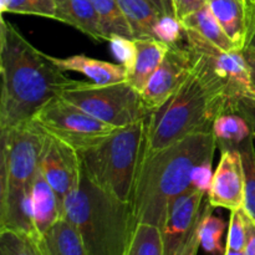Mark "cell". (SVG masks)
<instances>
[{"instance_id": "6da1fadb", "label": "cell", "mask_w": 255, "mask_h": 255, "mask_svg": "<svg viewBox=\"0 0 255 255\" xmlns=\"http://www.w3.org/2000/svg\"><path fill=\"white\" fill-rule=\"evenodd\" d=\"M0 129L32 121L74 80L34 46L11 22H0Z\"/></svg>"}, {"instance_id": "7a4b0ae2", "label": "cell", "mask_w": 255, "mask_h": 255, "mask_svg": "<svg viewBox=\"0 0 255 255\" xmlns=\"http://www.w3.org/2000/svg\"><path fill=\"white\" fill-rule=\"evenodd\" d=\"M218 148L213 131L198 132L154 152H142L131 203L137 223L162 229L169 208L192 188V173L213 161Z\"/></svg>"}, {"instance_id": "3957f363", "label": "cell", "mask_w": 255, "mask_h": 255, "mask_svg": "<svg viewBox=\"0 0 255 255\" xmlns=\"http://www.w3.org/2000/svg\"><path fill=\"white\" fill-rule=\"evenodd\" d=\"M196 65L183 86L147 119L144 152H154L187 136L213 131L219 115L234 112L236 100L226 85L196 56Z\"/></svg>"}, {"instance_id": "277c9868", "label": "cell", "mask_w": 255, "mask_h": 255, "mask_svg": "<svg viewBox=\"0 0 255 255\" xmlns=\"http://www.w3.org/2000/svg\"><path fill=\"white\" fill-rule=\"evenodd\" d=\"M45 136L35 120L0 129V229H11L37 242L31 193Z\"/></svg>"}, {"instance_id": "5b68a950", "label": "cell", "mask_w": 255, "mask_h": 255, "mask_svg": "<svg viewBox=\"0 0 255 255\" xmlns=\"http://www.w3.org/2000/svg\"><path fill=\"white\" fill-rule=\"evenodd\" d=\"M62 218L76 228L89 255H126L137 224L131 202L102 189L84 169L79 188L64 201Z\"/></svg>"}, {"instance_id": "8992f818", "label": "cell", "mask_w": 255, "mask_h": 255, "mask_svg": "<svg viewBox=\"0 0 255 255\" xmlns=\"http://www.w3.org/2000/svg\"><path fill=\"white\" fill-rule=\"evenodd\" d=\"M147 119L116 128L101 142L80 152L87 177L121 201L131 202L146 139Z\"/></svg>"}, {"instance_id": "52a82bcc", "label": "cell", "mask_w": 255, "mask_h": 255, "mask_svg": "<svg viewBox=\"0 0 255 255\" xmlns=\"http://www.w3.org/2000/svg\"><path fill=\"white\" fill-rule=\"evenodd\" d=\"M60 97L116 128L136 124L151 115L142 94L128 80L115 84L74 80Z\"/></svg>"}, {"instance_id": "ba28073f", "label": "cell", "mask_w": 255, "mask_h": 255, "mask_svg": "<svg viewBox=\"0 0 255 255\" xmlns=\"http://www.w3.org/2000/svg\"><path fill=\"white\" fill-rule=\"evenodd\" d=\"M34 120L45 132L79 152L95 146L116 129L60 96L45 105Z\"/></svg>"}, {"instance_id": "9c48e42d", "label": "cell", "mask_w": 255, "mask_h": 255, "mask_svg": "<svg viewBox=\"0 0 255 255\" xmlns=\"http://www.w3.org/2000/svg\"><path fill=\"white\" fill-rule=\"evenodd\" d=\"M207 193L191 188L169 208L162 227L164 255H197L201 246V228L213 207Z\"/></svg>"}, {"instance_id": "30bf717a", "label": "cell", "mask_w": 255, "mask_h": 255, "mask_svg": "<svg viewBox=\"0 0 255 255\" xmlns=\"http://www.w3.org/2000/svg\"><path fill=\"white\" fill-rule=\"evenodd\" d=\"M184 42L187 46L222 80L236 101L242 96L253 97L251 74L244 50L227 51L193 30L184 29Z\"/></svg>"}, {"instance_id": "8fae6325", "label": "cell", "mask_w": 255, "mask_h": 255, "mask_svg": "<svg viewBox=\"0 0 255 255\" xmlns=\"http://www.w3.org/2000/svg\"><path fill=\"white\" fill-rule=\"evenodd\" d=\"M40 172L55 189L60 201L76 191L82 178V161L80 152L66 142L46 132L41 156Z\"/></svg>"}, {"instance_id": "7c38bea8", "label": "cell", "mask_w": 255, "mask_h": 255, "mask_svg": "<svg viewBox=\"0 0 255 255\" xmlns=\"http://www.w3.org/2000/svg\"><path fill=\"white\" fill-rule=\"evenodd\" d=\"M196 65L193 51L186 44L169 46L168 52L142 92L151 112L166 104L191 76Z\"/></svg>"}, {"instance_id": "4fadbf2b", "label": "cell", "mask_w": 255, "mask_h": 255, "mask_svg": "<svg viewBox=\"0 0 255 255\" xmlns=\"http://www.w3.org/2000/svg\"><path fill=\"white\" fill-rule=\"evenodd\" d=\"M207 199L213 208L238 211L244 204V169L238 149H223Z\"/></svg>"}, {"instance_id": "5bb4252c", "label": "cell", "mask_w": 255, "mask_h": 255, "mask_svg": "<svg viewBox=\"0 0 255 255\" xmlns=\"http://www.w3.org/2000/svg\"><path fill=\"white\" fill-rule=\"evenodd\" d=\"M237 49L249 46L255 32V0H207Z\"/></svg>"}, {"instance_id": "9a60e30c", "label": "cell", "mask_w": 255, "mask_h": 255, "mask_svg": "<svg viewBox=\"0 0 255 255\" xmlns=\"http://www.w3.org/2000/svg\"><path fill=\"white\" fill-rule=\"evenodd\" d=\"M50 57L52 62L64 72H79L96 84H115L128 80V71L121 64L102 61L84 54L71 55L67 57Z\"/></svg>"}, {"instance_id": "2e32d148", "label": "cell", "mask_w": 255, "mask_h": 255, "mask_svg": "<svg viewBox=\"0 0 255 255\" xmlns=\"http://www.w3.org/2000/svg\"><path fill=\"white\" fill-rule=\"evenodd\" d=\"M31 202L35 228L41 239L62 218V203L40 171L32 186Z\"/></svg>"}, {"instance_id": "e0dca14e", "label": "cell", "mask_w": 255, "mask_h": 255, "mask_svg": "<svg viewBox=\"0 0 255 255\" xmlns=\"http://www.w3.org/2000/svg\"><path fill=\"white\" fill-rule=\"evenodd\" d=\"M55 20L75 27L94 41H104L99 16L92 0H55Z\"/></svg>"}, {"instance_id": "ac0fdd59", "label": "cell", "mask_w": 255, "mask_h": 255, "mask_svg": "<svg viewBox=\"0 0 255 255\" xmlns=\"http://www.w3.org/2000/svg\"><path fill=\"white\" fill-rule=\"evenodd\" d=\"M136 45L137 60L128 74V81L142 94L152 75L163 61L171 45L157 39H137Z\"/></svg>"}, {"instance_id": "d6986e66", "label": "cell", "mask_w": 255, "mask_h": 255, "mask_svg": "<svg viewBox=\"0 0 255 255\" xmlns=\"http://www.w3.org/2000/svg\"><path fill=\"white\" fill-rule=\"evenodd\" d=\"M42 255H89L74 226L61 218L39 242Z\"/></svg>"}, {"instance_id": "ffe728a7", "label": "cell", "mask_w": 255, "mask_h": 255, "mask_svg": "<svg viewBox=\"0 0 255 255\" xmlns=\"http://www.w3.org/2000/svg\"><path fill=\"white\" fill-rule=\"evenodd\" d=\"M181 21L183 24L184 29L193 30L197 34L203 36L204 39L209 40V41L213 42L214 45H217L221 49L227 50V51L239 50L237 49L234 42L226 34L222 25L219 24L218 19H217L216 15L212 11L208 2H206L203 6H201L199 9L194 10L193 12L187 15Z\"/></svg>"}, {"instance_id": "44dd1931", "label": "cell", "mask_w": 255, "mask_h": 255, "mask_svg": "<svg viewBox=\"0 0 255 255\" xmlns=\"http://www.w3.org/2000/svg\"><path fill=\"white\" fill-rule=\"evenodd\" d=\"M131 26L133 39H156V25L163 15L147 0H117ZM158 40V39H157Z\"/></svg>"}, {"instance_id": "7402d4cb", "label": "cell", "mask_w": 255, "mask_h": 255, "mask_svg": "<svg viewBox=\"0 0 255 255\" xmlns=\"http://www.w3.org/2000/svg\"><path fill=\"white\" fill-rule=\"evenodd\" d=\"M213 133L221 151L238 149L239 146L253 136L247 120L237 112H224L219 115L213 124Z\"/></svg>"}, {"instance_id": "603a6c76", "label": "cell", "mask_w": 255, "mask_h": 255, "mask_svg": "<svg viewBox=\"0 0 255 255\" xmlns=\"http://www.w3.org/2000/svg\"><path fill=\"white\" fill-rule=\"evenodd\" d=\"M99 16L100 26L105 40L112 36H125L133 39L131 26L117 0H92Z\"/></svg>"}, {"instance_id": "cb8c5ba5", "label": "cell", "mask_w": 255, "mask_h": 255, "mask_svg": "<svg viewBox=\"0 0 255 255\" xmlns=\"http://www.w3.org/2000/svg\"><path fill=\"white\" fill-rule=\"evenodd\" d=\"M126 255H164L161 228L153 224L137 223Z\"/></svg>"}, {"instance_id": "d4e9b609", "label": "cell", "mask_w": 255, "mask_h": 255, "mask_svg": "<svg viewBox=\"0 0 255 255\" xmlns=\"http://www.w3.org/2000/svg\"><path fill=\"white\" fill-rule=\"evenodd\" d=\"M244 169V204L243 209L255 221V148L254 136L249 137L238 147Z\"/></svg>"}, {"instance_id": "484cf974", "label": "cell", "mask_w": 255, "mask_h": 255, "mask_svg": "<svg viewBox=\"0 0 255 255\" xmlns=\"http://www.w3.org/2000/svg\"><path fill=\"white\" fill-rule=\"evenodd\" d=\"M0 255H42L39 242L11 229H0Z\"/></svg>"}, {"instance_id": "4316f807", "label": "cell", "mask_w": 255, "mask_h": 255, "mask_svg": "<svg viewBox=\"0 0 255 255\" xmlns=\"http://www.w3.org/2000/svg\"><path fill=\"white\" fill-rule=\"evenodd\" d=\"M0 12L35 15L55 19V0H0Z\"/></svg>"}, {"instance_id": "83f0119b", "label": "cell", "mask_w": 255, "mask_h": 255, "mask_svg": "<svg viewBox=\"0 0 255 255\" xmlns=\"http://www.w3.org/2000/svg\"><path fill=\"white\" fill-rule=\"evenodd\" d=\"M226 223L222 218L214 217L208 213L204 218L201 228V247L212 255H219L226 252L222 246V237H223Z\"/></svg>"}, {"instance_id": "f1b7e54d", "label": "cell", "mask_w": 255, "mask_h": 255, "mask_svg": "<svg viewBox=\"0 0 255 255\" xmlns=\"http://www.w3.org/2000/svg\"><path fill=\"white\" fill-rule=\"evenodd\" d=\"M109 42L114 56L116 57L119 64H121L129 74L134 67L137 60L136 40L125 36H112Z\"/></svg>"}, {"instance_id": "f546056e", "label": "cell", "mask_w": 255, "mask_h": 255, "mask_svg": "<svg viewBox=\"0 0 255 255\" xmlns=\"http://www.w3.org/2000/svg\"><path fill=\"white\" fill-rule=\"evenodd\" d=\"M156 39L168 45L179 44L184 40V26L176 16H161L156 25Z\"/></svg>"}, {"instance_id": "4dcf8cb0", "label": "cell", "mask_w": 255, "mask_h": 255, "mask_svg": "<svg viewBox=\"0 0 255 255\" xmlns=\"http://www.w3.org/2000/svg\"><path fill=\"white\" fill-rule=\"evenodd\" d=\"M246 237L247 232L244 209L241 208L238 211H232L231 219H229V229L226 248L244 252V248H246Z\"/></svg>"}, {"instance_id": "1f68e13d", "label": "cell", "mask_w": 255, "mask_h": 255, "mask_svg": "<svg viewBox=\"0 0 255 255\" xmlns=\"http://www.w3.org/2000/svg\"><path fill=\"white\" fill-rule=\"evenodd\" d=\"M212 162L213 161L204 162V163L199 164L193 169L191 182L192 188L208 193L214 176V172L212 171Z\"/></svg>"}, {"instance_id": "d6a6232c", "label": "cell", "mask_w": 255, "mask_h": 255, "mask_svg": "<svg viewBox=\"0 0 255 255\" xmlns=\"http://www.w3.org/2000/svg\"><path fill=\"white\" fill-rule=\"evenodd\" d=\"M233 111L243 116L251 126L255 137V99L251 96H242L234 102Z\"/></svg>"}, {"instance_id": "836d02e7", "label": "cell", "mask_w": 255, "mask_h": 255, "mask_svg": "<svg viewBox=\"0 0 255 255\" xmlns=\"http://www.w3.org/2000/svg\"><path fill=\"white\" fill-rule=\"evenodd\" d=\"M206 2L207 0H173L177 19L182 20L194 10L203 6Z\"/></svg>"}, {"instance_id": "e575fe53", "label": "cell", "mask_w": 255, "mask_h": 255, "mask_svg": "<svg viewBox=\"0 0 255 255\" xmlns=\"http://www.w3.org/2000/svg\"><path fill=\"white\" fill-rule=\"evenodd\" d=\"M244 219H246V255H255V221L244 212Z\"/></svg>"}, {"instance_id": "d590c367", "label": "cell", "mask_w": 255, "mask_h": 255, "mask_svg": "<svg viewBox=\"0 0 255 255\" xmlns=\"http://www.w3.org/2000/svg\"><path fill=\"white\" fill-rule=\"evenodd\" d=\"M244 56H246L247 62L249 66V74H251V84L252 91H253V97L255 99V47L249 45L244 49Z\"/></svg>"}, {"instance_id": "8d00e7d4", "label": "cell", "mask_w": 255, "mask_h": 255, "mask_svg": "<svg viewBox=\"0 0 255 255\" xmlns=\"http://www.w3.org/2000/svg\"><path fill=\"white\" fill-rule=\"evenodd\" d=\"M164 16H176L173 0H147ZM177 17V16H176Z\"/></svg>"}, {"instance_id": "74e56055", "label": "cell", "mask_w": 255, "mask_h": 255, "mask_svg": "<svg viewBox=\"0 0 255 255\" xmlns=\"http://www.w3.org/2000/svg\"><path fill=\"white\" fill-rule=\"evenodd\" d=\"M223 255H246L244 252H238V251H233V249L226 248V252H224Z\"/></svg>"}, {"instance_id": "f35d334b", "label": "cell", "mask_w": 255, "mask_h": 255, "mask_svg": "<svg viewBox=\"0 0 255 255\" xmlns=\"http://www.w3.org/2000/svg\"><path fill=\"white\" fill-rule=\"evenodd\" d=\"M249 45H252V46L255 47V32H254V35H253V39H252L251 44H249Z\"/></svg>"}]
</instances>
